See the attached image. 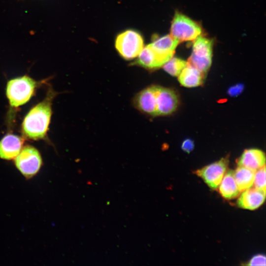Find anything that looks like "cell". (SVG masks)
<instances>
[{
	"mask_svg": "<svg viewBox=\"0 0 266 266\" xmlns=\"http://www.w3.org/2000/svg\"><path fill=\"white\" fill-rule=\"evenodd\" d=\"M115 45L122 57L130 60L136 58L144 47L143 39L138 32L128 30L117 35Z\"/></svg>",
	"mask_w": 266,
	"mask_h": 266,
	"instance_id": "4",
	"label": "cell"
},
{
	"mask_svg": "<svg viewBox=\"0 0 266 266\" xmlns=\"http://www.w3.org/2000/svg\"><path fill=\"white\" fill-rule=\"evenodd\" d=\"M243 86L242 84H238L230 88L228 93L230 96H236L243 90Z\"/></svg>",
	"mask_w": 266,
	"mask_h": 266,
	"instance_id": "22",
	"label": "cell"
},
{
	"mask_svg": "<svg viewBox=\"0 0 266 266\" xmlns=\"http://www.w3.org/2000/svg\"><path fill=\"white\" fill-rule=\"evenodd\" d=\"M238 166H244L253 170L265 166V153L258 149L245 150L237 161Z\"/></svg>",
	"mask_w": 266,
	"mask_h": 266,
	"instance_id": "13",
	"label": "cell"
},
{
	"mask_svg": "<svg viewBox=\"0 0 266 266\" xmlns=\"http://www.w3.org/2000/svg\"><path fill=\"white\" fill-rule=\"evenodd\" d=\"M52 97L49 94L46 99L33 107L25 116L22 131L28 138L37 140L45 137L52 114Z\"/></svg>",
	"mask_w": 266,
	"mask_h": 266,
	"instance_id": "1",
	"label": "cell"
},
{
	"mask_svg": "<svg viewBox=\"0 0 266 266\" xmlns=\"http://www.w3.org/2000/svg\"><path fill=\"white\" fill-rule=\"evenodd\" d=\"M157 85L144 89L134 98V104L140 112L151 116H156Z\"/></svg>",
	"mask_w": 266,
	"mask_h": 266,
	"instance_id": "10",
	"label": "cell"
},
{
	"mask_svg": "<svg viewBox=\"0 0 266 266\" xmlns=\"http://www.w3.org/2000/svg\"><path fill=\"white\" fill-rule=\"evenodd\" d=\"M201 33V27L198 23L181 13L175 14L171 23L170 35L178 41L195 40Z\"/></svg>",
	"mask_w": 266,
	"mask_h": 266,
	"instance_id": "6",
	"label": "cell"
},
{
	"mask_svg": "<svg viewBox=\"0 0 266 266\" xmlns=\"http://www.w3.org/2000/svg\"><path fill=\"white\" fill-rule=\"evenodd\" d=\"M265 198L266 192L251 187L242 192L237 200V204L241 208L253 210L263 204Z\"/></svg>",
	"mask_w": 266,
	"mask_h": 266,
	"instance_id": "11",
	"label": "cell"
},
{
	"mask_svg": "<svg viewBox=\"0 0 266 266\" xmlns=\"http://www.w3.org/2000/svg\"><path fill=\"white\" fill-rule=\"evenodd\" d=\"M179 41L170 35L155 37L150 44L161 64H164L173 57Z\"/></svg>",
	"mask_w": 266,
	"mask_h": 266,
	"instance_id": "9",
	"label": "cell"
},
{
	"mask_svg": "<svg viewBox=\"0 0 266 266\" xmlns=\"http://www.w3.org/2000/svg\"><path fill=\"white\" fill-rule=\"evenodd\" d=\"M14 164L26 179H30L39 171L42 161L39 151L34 147L26 145L14 158Z\"/></svg>",
	"mask_w": 266,
	"mask_h": 266,
	"instance_id": "3",
	"label": "cell"
},
{
	"mask_svg": "<svg viewBox=\"0 0 266 266\" xmlns=\"http://www.w3.org/2000/svg\"><path fill=\"white\" fill-rule=\"evenodd\" d=\"M212 47V41L210 39L200 35L198 36L194 42L188 64L205 73L211 64Z\"/></svg>",
	"mask_w": 266,
	"mask_h": 266,
	"instance_id": "5",
	"label": "cell"
},
{
	"mask_svg": "<svg viewBox=\"0 0 266 266\" xmlns=\"http://www.w3.org/2000/svg\"><path fill=\"white\" fill-rule=\"evenodd\" d=\"M204 74L187 63V66L178 76V80L180 84L185 87H195L202 84Z\"/></svg>",
	"mask_w": 266,
	"mask_h": 266,
	"instance_id": "14",
	"label": "cell"
},
{
	"mask_svg": "<svg viewBox=\"0 0 266 266\" xmlns=\"http://www.w3.org/2000/svg\"><path fill=\"white\" fill-rule=\"evenodd\" d=\"M245 265L247 266H266V256L263 254L255 255Z\"/></svg>",
	"mask_w": 266,
	"mask_h": 266,
	"instance_id": "20",
	"label": "cell"
},
{
	"mask_svg": "<svg viewBox=\"0 0 266 266\" xmlns=\"http://www.w3.org/2000/svg\"><path fill=\"white\" fill-rule=\"evenodd\" d=\"M178 105V98L173 90L157 86L156 116L170 115Z\"/></svg>",
	"mask_w": 266,
	"mask_h": 266,
	"instance_id": "8",
	"label": "cell"
},
{
	"mask_svg": "<svg viewBox=\"0 0 266 266\" xmlns=\"http://www.w3.org/2000/svg\"><path fill=\"white\" fill-rule=\"evenodd\" d=\"M266 166H265L256 170L253 184L256 189L266 192Z\"/></svg>",
	"mask_w": 266,
	"mask_h": 266,
	"instance_id": "19",
	"label": "cell"
},
{
	"mask_svg": "<svg viewBox=\"0 0 266 266\" xmlns=\"http://www.w3.org/2000/svg\"><path fill=\"white\" fill-rule=\"evenodd\" d=\"M187 62L176 57H172L163 65L164 70L173 76H178L187 66Z\"/></svg>",
	"mask_w": 266,
	"mask_h": 266,
	"instance_id": "18",
	"label": "cell"
},
{
	"mask_svg": "<svg viewBox=\"0 0 266 266\" xmlns=\"http://www.w3.org/2000/svg\"><path fill=\"white\" fill-rule=\"evenodd\" d=\"M23 143L21 137L6 134L0 141V158L7 160L14 159L21 150Z\"/></svg>",
	"mask_w": 266,
	"mask_h": 266,
	"instance_id": "12",
	"label": "cell"
},
{
	"mask_svg": "<svg viewBox=\"0 0 266 266\" xmlns=\"http://www.w3.org/2000/svg\"><path fill=\"white\" fill-rule=\"evenodd\" d=\"M219 192L223 198L232 200L238 197L240 192L234 177V171L227 170L219 186Z\"/></svg>",
	"mask_w": 266,
	"mask_h": 266,
	"instance_id": "15",
	"label": "cell"
},
{
	"mask_svg": "<svg viewBox=\"0 0 266 266\" xmlns=\"http://www.w3.org/2000/svg\"><path fill=\"white\" fill-rule=\"evenodd\" d=\"M228 165V158H223L217 162L198 169L195 173L201 177L209 188L216 190L227 170Z\"/></svg>",
	"mask_w": 266,
	"mask_h": 266,
	"instance_id": "7",
	"label": "cell"
},
{
	"mask_svg": "<svg viewBox=\"0 0 266 266\" xmlns=\"http://www.w3.org/2000/svg\"><path fill=\"white\" fill-rule=\"evenodd\" d=\"M181 148L184 152L190 153L194 148L193 141L190 139H185L182 144Z\"/></svg>",
	"mask_w": 266,
	"mask_h": 266,
	"instance_id": "21",
	"label": "cell"
},
{
	"mask_svg": "<svg viewBox=\"0 0 266 266\" xmlns=\"http://www.w3.org/2000/svg\"><path fill=\"white\" fill-rule=\"evenodd\" d=\"M36 86V82L27 75L9 80L6 94L10 105L17 107L27 102L33 96Z\"/></svg>",
	"mask_w": 266,
	"mask_h": 266,
	"instance_id": "2",
	"label": "cell"
},
{
	"mask_svg": "<svg viewBox=\"0 0 266 266\" xmlns=\"http://www.w3.org/2000/svg\"><path fill=\"white\" fill-rule=\"evenodd\" d=\"M255 171L241 166H238L234 171L235 180L240 192L252 187Z\"/></svg>",
	"mask_w": 266,
	"mask_h": 266,
	"instance_id": "17",
	"label": "cell"
},
{
	"mask_svg": "<svg viewBox=\"0 0 266 266\" xmlns=\"http://www.w3.org/2000/svg\"><path fill=\"white\" fill-rule=\"evenodd\" d=\"M137 58L135 64L146 69H153L163 66L150 44L143 48Z\"/></svg>",
	"mask_w": 266,
	"mask_h": 266,
	"instance_id": "16",
	"label": "cell"
}]
</instances>
